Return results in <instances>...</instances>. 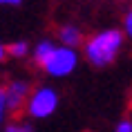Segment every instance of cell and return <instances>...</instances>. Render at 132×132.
Listing matches in <instances>:
<instances>
[{
	"label": "cell",
	"mask_w": 132,
	"mask_h": 132,
	"mask_svg": "<svg viewBox=\"0 0 132 132\" xmlns=\"http://www.w3.org/2000/svg\"><path fill=\"white\" fill-rule=\"evenodd\" d=\"M31 49H34V43L25 40V38H16V40L7 43L9 58H14V61H29L31 58Z\"/></svg>",
	"instance_id": "8992f818"
},
{
	"label": "cell",
	"mask_w": 132,
	"mask_h": 132,
	"mask_svg": "<svg viewBox=\"0 0 132 132\" xmlns=\"http://www.w3.org/2000/svg\"><path fill=\"white\" fill-rule=\"evenodd\" d=\"M81 49H72V47H63L56 43V38H40L34 43L31 49V65L45 74L47 78L61 81V78L72 76L81 65Z\"/></svg>",
	"instance_id": "6da1fadb"
},
{
	"label": "cell",
	"mask_w": 132,
	"mask_h": 132,
	"mask_svg": "<svg viewBox=\"0 0 132 132\" xmlns=\"http://www.w3.org/2000/svg\"><path fill=\"white\" fill-rule=\"evenodd\" d=\"M58 108H61V92L54 85L43 83V85H34L22 114L34 123V121H45V119L54 117Z\"/></svg>",
	"instance_id": "3957f363"
},
{
	"label": "cell",
	"mask_w": 132,
	"mask_h": 132,
	"mask_svg": "<svg viewBox=\"0 0 132 132\" xmlns=\"http://www.w3.org/2000/svg\"><path fill=\"white\" fill-rule=\"evenodd\" d=\"M121 31H123L125 40L132 43V14H130V11H125L123 20H121Z\"/></svg>",
	"instance_id": "9c48e42d"
},
{
	"label": "cell",
	"mask_w": 132,
	"mask_h": 132,
	"mask_svg": "<svg viewBox=\"0 0 132 132\" xmlns=\"http://www.w3.org/2000/svg\"><path fill=\"white\" fill-rule=\"evenodd\" d=\"M123 47H125V36L121 27H105L85 38L81 54H83V61H87L92 67L103 70V67H110L117 63Z\"/></svg>",
	"instance_id": "7a4b0ae2"
},
{
	"label": "cell",
	"mask_w": 132,
	"mask_h": 132,
	"mask_svg": "<svg viewBox=\"0 0 132 132\" xmlns=\"http://www.w3.org/2000/svg\"><path fill=\"white\" fill-rule=\"evenodd\" d=\"M0 132H36V128L29 119H11Z\"/></svg>",
	"instance_id": "52a82bcc"
},
{
	"label": "cell",
	"mask_w": 132,
	"mask_h": 132,
	"mask_svg": "<svg viewBox=\"0 0 132 132\" xmlns=\"http://www.w3.org/2000/svg\"><path fill=\"white\" fill-rule=\"evenodd\" d=\"M11 108H9V101L5 96V90H2V85H0V130L5 128V125L11 121Z\"/></svg>",
	"instance_id": "ba28073f"
},
{
	"label": "cell",
	"mask_w": 132,
	"mask_h": 132,
	"mask_svg": "<svg viewBox=\"0 0 132 132\" xmlns=\"http://www.w3.org/2000/svg\"><path fill=\"white\" fill-rule=\"evenodd\" d=\"M130 14H132V7H130Z\"/></svg>",
	"instance_id": "4fadbf2b"
},
{
	"label": "cell",
	"mask_w": 132,
	"mask_h": 132,
	"mask_svg": "<svg viewBox=\"0 0 132 132\" xmlns=\"http://www.w3.org/2000/svg\"><path fill=\"white\" fill-rule=\"evenodd\" d=\"M112 132H132V119L130 117L119 119L117 123H114V128H112Z\"/></svg>",
	"instance_id": "30bf717a"
},
{
	"label": "cell",
	"mask_w": 132,
	"mask_h": 132,
	"mask_svg": "<svg viewBox=\"0 0 132 132\" xmlns=\"http://www.w3.org/2000/svg\"><path fill=\"white\" fill-rule=\"evenodd\" d=\"M9 58V52H7V43H2L0 40V65H2V63L7 61Z\"/></svg>",
	"instance_id": "8fae6325"
},
{
	"label": "cell",
	"mask_w": 132,
	"mask_h": 132,
	"mask_svg": "<svg viewBox=\"0 0 132 132\" xmlns=\"http://www.w3.org/2000/svg\"><path fill=\"white\" fill-rule=\"evenodd\" d=\"M22 0H0V7H18Z\"/></svg>",
	"instance_id": "7c38bea8"
},
{
	"label": "cell",
	"mask_w": 132,
	"mask_h": 132,
	"mask_svg": "<svg viewBox=\"0 0 132 132\" xmlns=\"http://www.w3.org/2000/svg\"><path fill=\"white\" fill-rule=\"evenodd\" d=\"M85 38L87 36L83 34V27L76 25V22H63V25L56 27V43L63 45V47L81 49L85 45Z\"/></svg>",
	"instance_id": "5b68a950"
},
{
	"label": "cell",
	"mask_w": 132,
	"mask_h": 132,
	"mask_svg": "<svg viewBox=\"0 0 132 132\" xmlns=\"http://www.w3.org/2000/svg\"><path fill=\"white\" fill-rule=\"evenodd\" d=\"M2 90H5V96L9 101L11 114L16 117V114L25 112V105H27V98L31 94V90H34V83L25 76H14L2 85Z\"/></svg>",
	"instance_id": "277c9868"
}]
</instances>
